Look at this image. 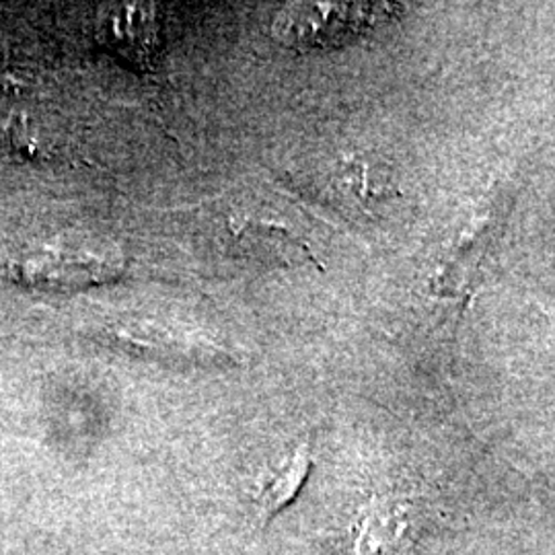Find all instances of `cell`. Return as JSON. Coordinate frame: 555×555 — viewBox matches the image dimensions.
I'll return each mask as SVG.
<instances>
[{
    "instance_id": "6da1fadb",
    "label": "cell",
    "mask_w": 555,
    "mask_h": 555,
    "mask_svg": "<svg viewBox=\"0 0 555 555\" xmlns=\"http://www.w3.org/2000/svg\"><path fill=\"white\" fill-rule=\"evenodd\" d=\"M387 4L366 2H297L282 7L274 17V36L297 50L336 48L377 23Z\"/></svg>"
},
{
    "instance_id": "7a4b0ae2",
    "label": "cell",
    "mask_w": 555,
    "mask_h": 555,
    "mask_svg": "<svg viewBox=\"0 0 555 555\" xmlns=\"http://www.w3.org/2000/svg\"><path fill=\"white\" fill-rule=\"evenodd\" d=\"M159 7L144 2L107 4L100 11L98 31L109 50H114L139 68H149L159 54Z\"/></svg>"
},
{
    "instance_id": "3957f363",
    "label": "cell",
    "mask_w": 555,
    "mask_h": 555,
    "mask_svg": "<svg viewBox=\"0 0 555 555\" xmlns=\"http://www.w3.org/2000/svg\"><path fill=\"white\" fill-rule=\"evenodd\" d=\"M34 274L59 286H93L119 274V266L93 251H56L43 263H34Z\"/></svg>"
},
{
    "instance_id": "277c9868",
    "label": "cell",
    "mask_w": 555,
    "mask_h": 555,
    "mask_svg": "<svg viewBox=\"0 0 555 555\" xmlns=\"http://www.w3.org/2000/svg\"><path fill=\"white\" fill-rule=\"evenodd\" d=\"M311 469V455L307 447H298L293 456L282 463L274 474L261 483L256 504H258L259 518L266 522L278 515L284 506H288L298 492Z\"/></svg>"
},
{
    "instance_id": "5b68a950",
    "label": "cell",
    "mask_w": 555,
    "mask_h": 555,
    "mask_svg": "<svg viewBox=\"0 0 555 555\" xmlns=\"http://www.w3.org/2000/svg\"><path fill=\"white\" fill-rule=\"evenodd\" d=\"M399 520L401 516L383 504L369 511L358 527L357 555H383V552H387L399 535Z\"/></svg>"
}]
</instances>
